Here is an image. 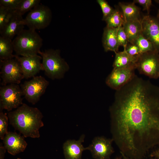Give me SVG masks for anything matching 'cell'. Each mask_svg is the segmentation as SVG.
Returning a JSON list of instances; mask_svg holds the SVG:
<instances>
[{
  "label": "cell",
  "instance_id": "cell-1",
  "mask_svg": "<svg viewBox=\"0 0 159 159\" xmlns=\"http://www.w3.org/2000/svg\"><path fill=\"white\" fill-rule=\"evenodd\" d=\"M109 111L112 138L120 153L143 159L159 145V87L135 75L116 90Z\"/></svg>",
  "mask_w": 159,
  "mask_h": 159
},
{
  "label": "cell",
  "instance_id": "cell-2",
  "mask_svg": "<svg viewBox=\"0 0 159 159\" xmlns=\"http://www.w3.org/2000/svg\"><path fill=\"white\" fill-rule=\"evenodd\" d=\"M7 115L10 124L24 137H40L39 130L44 124L43 115L38 108L23 103Z\"/></svg>",
  "mask_w": 159,
  "mask_h": 159
},
{
  "label": "cell",
  "instance_id": "cell-3",
  "mask_svg": "<svg viewBox=\"0 0 159 159\" xmlns=\"http://www.w3.org/2000/svg\"><path fill=\"white\" fill-rule=\"evenodd\" d=\"M16 55L32 56L38 55L43 44V40L35 30L23 29L12 41Z\"/></svg>",
  "mask_w": 159,
  "mask_h": 159
},
{
  "label": "cell",
  "instance_id": "cell-4",
  "mask_svg": "<svg viewBox=\"0 0 159 159\" xmlns=\"http://www.w3.org/2000/svg\"><path fill=\"white\" fill-rule=\"evenodd\" d=\"M39 54L42 58L43 71L48 77L52 80L64 77L69 66L61 56L59 50L49 49L41 51Z\"/></svg>",
  "mask_w": 159,
  "mask_h": 159
},
{
  "label": "cell",
  "instance_id": "cell-5",
  "mask_svg": "<svg viewBox=\"0 0 159 159\" xmlns=\"http://www.w3.org/2000/svg\"><path fill=\"white\" fill-rule=\"evenodd\" d=\"M22 96V90L19 84L2 86L0 88V111L5 110L9 112L17 108L23 104Z\"/></svg>",
  "mask_w": 159,
  "mask_h": 159
},
{
  "label": "cell",
  "instance_id": "cell-6",
  "mask_svg": "<svg viewBox=\"0 0 159 159\" xmlns=\"http://www.w3.org/2000/svg\"><path fill=\"white\" fill-rule=\"evenodd\" d=\"M49 82L41 76H35L21 85L23 96L26 100L35 105L44 94Z\"/></svg>",
  "mask_w": 159,
  "mask_h": 159
},
{
  "label": "cell",
  "instance_id": "cell-7",
  "mask_svg": "<svg viewBox=\"0 0 159 159\" xmlns=\"http://www.w3.org/2000/svg\"><path fill=\"white\" fill-rule=\"evenodd\" d=\"M51 11L47 6L39 4L31 10L24 19L25 25L30 29H44L51 22Z\"/></svg>",
  "mask_w": 159,
  "mask_h": 159
},
{
  "label": "cell",
  "instance_id": "cell-8",
  "mask_svg": "<svg viewBox=\"0 0 159 159\" xmlns=\"http://www.w3.org/2000/svg\"><path fill=\"white\" fill-rule=\"evenodd\" d=\"M1 85L10 84H19L24 78L21 67L18 59L15 57L5 60H0Z\"/></svg>",
  "mask_w": 159,
  "mask_h": 159
},
{
  "label": "cell",
  "instance_id": "cell-9",
  "mask_svg": "<svg viewBox=\"0 0 159 159\" xmlns=\"http://www.w3.org/2000/svg\"><path fill=\"white\" fill-rule=\"evenodd\" d=\"M156 51L140 54L136 63V68L140 73L150 77H159V56Z\"/></svg>",
  "mask_w": 159,
  "mask_h": 159
},
{
  "label": "cell",
  "instance_id": "cell-10",
  "mask_svg": "<svg viewBox=\"0 0 159 159\" xmlns=\"http://www.w3.org/2000/svg\"><path fill=\"white\" fill-rule=\"evenodd\" d=\"M113 141L111 138L104 136H97L92 140L87 147L93 158L95 159H110L114 150L112 146Z\"/></svg>",
  "mask_w": 159,
  "mask_h": 159
},
{
  "label": "cell",
  "instance_id": "cell-11",
  "mask_svg": "<svg viewBox=\"0 0 159 159\" xmlns=\"http://www.w3.org/2000/svg\"><path fill=\"white\" fill-rule=\"evenodd\" d=\"M136 66L120 69H114L107 77L106 84L112 89L117 90L128 82L135 75Z\"/></svg>",
  "mask_w": 159,
  "mask_h": 159
},
{
  "label": "cell",
  "instance_id": "cell-12",
  "mask_svg": "<svg viewBox=\"0 0 159 159\" xmlns=\"http://www.w3.org/2000/svg\"><path fill=\"white\" fill-rule=\"evenodd\" d=\"M141 34L153 45L156 50L159 51V21L149 15L141 19Z\"/></svg>",
  "mask_w": 159,
  "mask_h": 159
},
{
  "label": "cell",
  "instance_id": "cell-13",
  "mask_svg": "<svg viewBox=\"0 0 159 159\" xmlns=\"http://www.w3.org/2000/svg\"><path fill=\"white\" fill-rule=\"evenodd\" d=\"M20 64L24 78L35 76L40 71L43 70L42 57L38 55L32 56H19L15 55Z\"/></svg>",
  "mask_w": 159,
  "mask_h": 159
},
{
  "label": "cell",
  "instance_id": "cell-14",
  "mask_svg": "<svg viewBox=\"0 0 159 159\" xmlns=\"http://www.w3.org/2000/svg\"><path fill=\"white\" fill-rule=\"evenodd\" d=\"M24 137L16 132H8L3 140L4 145L8 152L15 155L24 151L27 145Z\"/></svg>",
  "mask_w": 159,
  "mask_h": 159
},
{
  "label": "cell",
  "instance_id": "cell-15",
  "mask_svg": "<svg viewBox=\"0 0 159 159\" xmlns=\"http://www.w3.org/2000/svg\"><path fill=\"white\" fill-rule=\"evenodd\" d=\"M84 135H82L78 140H68L63 145V149L65 159H82L83 151L87 150L82 143L84 142Z\"/></svg>",
  "mask_w": 159,
  "mask_h": 159
},
{
  "label": "cell",
  "instance_id": "cell-16",
  "mask_svg": "<svg viewBox=\"0 0 159 159\" xmlns=\"http://www.w3.org/2000/svg\"><path fill=\"white\" fill-rule=\"evenodd\" d=\"M25 24L22 16L16 13L14 14L9 21L1 31V36L12 39L24 29Z\"/></svg>",
  "mask_w": 159,
  "mask_h": 159
},
{
  "label": "cell",
  "instance_id": "cell-17",
  "mask_svg": "<svg viewBox=\"0 0 159 159\" xmlns=\"http://www.w3.org/2000/svg\"><path fill=\"white\" fill-rule=\"evenodd\" d=\"M118 28H113L106 26L104 28L102 42L105 52L112 51L115 53L118 52L120 47L117 38Z\"/></svg>",
  "mask_w": 159,
  "mask_h": 159
},
{
  "label": "cell",
  "instance_id": "cell-18",
  "mask_svg": "<svg viewBox=\"0 0 159 159\" xmlns=\"http://www.w3.org/2000/svg\"><path fill=\"white\" fill-rule=\"evenodd\" d=\"M138 56L134 57L130 55L126 52L125 49L124 48L123 51L115 53L113 64V69H122L136 65Z\"/></svg>",
  "mask_w": 159,
  "mask_h": 159
},
{
  "label": "cell",
  "instance_id": "cell-19",
  "mask_svg": "<svg viewBox=\"0 0 159 159\" xmlns=\"http://www.w3.org/2000/svg\"><path fill=\"white\" fill-rule=\"evenodd\" d=\"M122 26L127 36L128 42L133 44L141 33V19L125 21Z\"/></svg>",
  "mask_w": 159,
  "mask_h": 159
},
{
  "label": "cell",
  "instance_id": "cell-20",
  "mask_svg": "<svg viewBox=\"0 0 159 159\" xmlns=\"http://www.w3.org/2000/svg\"><path fill=\"white\" fill-rule=\"evenodd\" d=\"M14 51L12 40L0 36V60H5L15 57L13 54Z\"/></svg>",
  "mask_w": 159,
  "mask_h": 159
},
{
  "label": "cell",
  "instance_id": "cell-21",
  "mask_svg": "<svg viewBox=\"0 0 159 159\" xmlns=\"http://www.w3.org/2000/svg\"><path fill=\"white\" fill-rule=\"evenodd\" d=\"M119 5L122 11L125 21L141 19L140 18V10L134 3L126 4L120 2Z\"/></svg>",
  "mask_w": 159,
  "mask_h": 159
},
{
  "label": "cell",
  "instance_id": "cell-22",
  "mask_svg": "<svg viewBox=\"0 0 159 159\" xmlns=\"http://www.w3.org/2000/svg\"><path fill=\"white\" fill-rule=\"evenodd\" d=\"M107 26L117 28L123 25L125 21L123 14L118 9H114L112 13L105 20Z\"/></svg>",
  "mask_w": 159,
  "mask_h": 159
},
{
  "label": "cell",
  "instance_id": "cell-23",
  "mask_svg": "<svg viewBox=\"0 0 159 159\" xmlns=\"http://www.w3.org/2000/svg\"><path fill=\"white\" fill-rule=\"evenodd\" d=\"M133 44L137 45L138 47L140 54L149 52L156 51L153 44L146 39L141 33Z\"/></svg>",
  "mask_w": 159,
  "mask_h": 159
},
{
  "label": "cell",
  "instance_id": "cell-24",
  "mask_svg": "<svg viewBox=\"0 0 159 159\" xmlns=\"http://www.w3.org/2000/svg\"><path fill=\"white\" fill-rule=\"evenodd\" d=\"M40 0H22L18 8L14 11L17 14L22 16L29 11H30L39 4Z\"/></svg>",
  "mask_w": 159,
  "mask_h": 159
},
{
  "label": "cell",
  "instance_id": "cell-25",
  "mask_svg": "<svg viewBox=\"0 0 159 159\" xmlns=\"http://www.w3.org/2000/svg\"><path fill=\"white\" fill-rule=\"evenodd\" d=\"M14 12V10L0 5V31L9 21Z\"/></svg>",
  "mask_w": 159,
  "mask_h": 159
},
{
  "label": "cell",
  "instance_id": "cell-26",
  "mask_svg": "<svg viewBox=\"0 0 159 159\" xmlns=\"http://www.w3.org/2000/svg\"><path fill=\"white\" fill-rule=\"evenodd\" d=\"M9 118L7 113L0 111V138L3 140L5 136L8 132V126Z\"/></svg>",
  "mask_w": 159,
  "mask_h": 159
},
{
  "label": "cell",
  "instance_id": "cell-27",
  "mask_svg": "<svg viewBox=\"0 0 159 159\" xmlns=\"http://www.w3.org/2000/svg\"><path fill=\"white\" fill-rule=\"evenodd\" d=\"M97 1L100 5L102 12V20L105 21L112 13L114 9L105 0H97Z\"/></svg>",
  "mask_w": 159,
  "mask_h": 159
},
{
  "label": "cell",
  "instance_id": "cell-28",
  "mask_svg": "<svg viewBox=\"0 0 159 159\" xmlns=\"http://www.w3.org/2000/svg\"><path fill=\"white\" fill-rule=\"evenodd\" d=\"M117 41L119 46L123 47L126 49L128 42L127 36L122 25L119 27L117 34Z\"/></svg>",
  "mask_w": 159,
  "mask_h": 159
},
{
  "label": "cell",
  "instance_id": "cell-29",
  "mask_svg": "<svg viewBox=\"0 0 159 159\" xmlns=\"http://www.w3.org/2000/svg\"><path fill=\"white\" fill-rule=\"evenodd\" d=\"M22 0H0V5L15 11L18 7Z\"/></svg>",
  "mask_w": 159,
  "mask_h": 159
},
{
  "label": "cell",
  "instance_id": "cell-30",
  "mask_svg": "<svg viewBox=\"0 0 159 159\" xmlns=\"http://www.w3.org/2000/svg\"><path fill=\"white\" fill-rule=\"evenodd\" d=\"M125 49L126 52L131 56L138 57L140 54L138 47L135 44H131L128 46H127Z\"/></svg>",
  "mask_w": 159,
  "mask_h": 159
},
{
  "label": "cell",
  "instance_id": "cell-31",
  "mask_svg": "<svg viewBox=\"0 0 159 159\" xmlns=\"http://www.w3.org/2000/svg\"><path fill=\"white\" fill-rule=\"evenodd\" d=\"M133 3H137L141 5L143 7L144 10H146L149 13L150 8L152 4L151 0H135Z\"/></svg>",
  "mask_w": 159,
  "mask_h": 159
},
{
  "label": "cell",
  "instance_id": "cell-32",
  "mask_svg": "<svg viewBox=\"0 0 159 159\" xmlns=\"http://www.w3.org/2000/svg\"><path fill=\"white\" fill-rule=\"evenodd\" d=\"M6 150L2 143L0 144V159H4Z\"/></svg>",
  "mask_w": 159,
  "mask_h": 159
},
{
  "label": "cell",
  "instance_id": "cell-33",
  "mask_svg": "<svg viewBox=\"0 0 159 159\" xmlns=\"http://www.w3.org/2000/svg\"><path fill=\"white\" fill-rule=\"evenodd\" d=\"M150 156V158H154L156 159H159V148L152 152Z\"/></svg>",
  "mask_w": 159,
  "mask_h": 159
},
{
  "label": "cell",
  "instance_id": "cell-34",
  "mask_svg": "<svg viewBox=\"0 0 159 159\" xmlns=\"http://www.w3.org/2000/svg\"><path fill=\"white\" fill-rule=\"evenodd\" d=\"M120 154L121 155V156L122 157V159H133L130 158H129L126 156L125 155H124V154H123L122 153H120Z\"/></svg>",
  "mask_w": 159,
  "mask_h": 159
},
{
  "label": "cell",
  "instance_id": "cell-35",
  "mask_svg": "<svg viewBox=\"0 0 159 159\" xmlns=\"http://www.w3.org/2000/svg\"><path fill=\"white\" fill-rule=\"evenodd\" d=\"M115 159H122V157L121 156L120 157H117Z\"/></svg>",
  "mask_w": 159,
  "mask_h": 159
},
{
  "label": "cell",
  "instance_id": "cell-36",
  "mask_svg": "<svg viewBox=\"0 0 159 159\" xmlns=\"http://www.w3.org/2000/svg\"><path fill=\"white\" fill-rule=\"evenodd\" d=\"M158 19H159V10L158 11Z\"/></svg>",
  "mask_w": 159,
  "mask_h": 159
},
{
  "label": "cell",
  "instance_id": "cell-37",
  "mask_svg": "<svg viewBox=\"0 0 159 159\" xmlns=\"http://www.w3.org/2000/svg\"><path fill=\"white\" fill-rule=\"evenodd\" d=\"M155 1L159 3V0H156Z\"/></svg>",
  "mask_w": 159,
  "mask_h": 159
},
{
  "label": "cell",
  "instance_id": "cell-38",
  "mask_svg": "<svg viewBox=\"0 0 159 159\" xmlns=\"http://www.w3.org/2000/svg\"><path fill=\"white\" fill-rule=\"evenodd\" d=\"M151 158L150 159H156L155 158Z\"/></svg>",
  "mask_w": 159,
  "mask_h": 159
},
{
  "label": "cell",
  "instance_id": "cell-39",
  "mask_svg": "<svg viewBox=\"0 0 159 159\" xmlns=\"http://www.w3.org/2000/svg\"><path fill=\"white\" fill-rule=\"evenodd\" d=\"M17 159H21V158H18Z\"/></svg>",
  "mask_w": 159,
  "mask_h": 159
},
{
  "label": "cell",
  "instance_id": "cell-40",
  "mask_svg": "<svg viewBox=\"0 0 159 159\" xmlns=\"http://www.w3.org/2000/svg\"></svg>",
  "mask_w": 159,
  "mask_h": 159
}]
</instances>
